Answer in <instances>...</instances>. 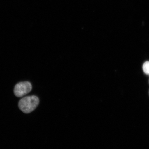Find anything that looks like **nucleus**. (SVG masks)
<instances>
[{
  "label": "nucleus",
  "mask_w": 149,
  "mask_h": 149,
  "mask_svg": "<svg viewBox=\"0 0 149 149\" xmlns=\"http://www.w3.org/2000/svg\"><path fill=\"white\" fill-rule=\"evenodd\" d=\"M40 100L37 96L25 97L21 99L18 103V107L23 112L29 113L36 109L39 105Z\"/></svg>",
  "instance_id": "1"
},
{
  "label": "nucleus",
  "mask_w": 149,
  "mask_h": 149,
  "mask_svg": "<svg viewBox=\"0 0 149 149\" xmlns=\"http://www.w3.org/2000/svg\"><path fill=\"white\" fill-rule=\"evenodd\" d=\"M32 89L31 84L29 81L18 83L15 86L14 94L18 97H21L31 92Z\"/></svg>",
  "instance_id": "2"
},
{
  "label": "nucleus",
  "mask_w": 149,
  "mask_h": 149,
  "mask_svg": "<svg viewBox=\"0 0 149 149\" xmlns=\"http://www.w3.org/2000/svg\"><path fill=\"white\" fill-rule=\"evenodd\" d=\"M143 71L145 74L149 75V61H147L144 63L143 66Z\"/></svg>",
  "instance_id": "3"
}]
</instances>
